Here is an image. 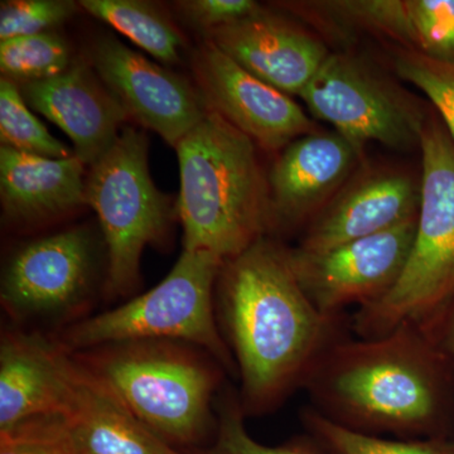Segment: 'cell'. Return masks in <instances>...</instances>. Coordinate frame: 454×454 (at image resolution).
<instances>
[{
  "mask_svg": "<svg viewBox=\"0 0 454 454\" xmlns=\"http://www.w3.org/2000/svg\"><path fill=\"white\" fill-rule=\"evenodd\" d=\"M217 286L241 406L245 414L268 413L301 387L319 355L339 339L340 318L317 309L286 247L265 236L226 260Z\"/></svg>",
  "mask_w": 454,
  "mask_h": 454,
  "instance_id": "6da1fadb",
  "label": "cell"
},
{
  "mask_svg": "<svg viewBox=\"0 0 454 454\" xmlns=\"http://www.w3.org/2000/svg\"><path fill=\"white\" fill-rule=\"evenodd\" d=\"M452 367L419 325L372 339H336L301 389L312 408L346 428L413 439L433 435L450 413Z\"/></svg>",
  "mask_w": 454,
  "mask_h": 454,
  "instance_id": "7a4b0ae2",
  "label": "cell"
},
{
  "mask_svg": "<svg viewBox=\"0 0 454 454\" xmlns=\"http://www.w3.org/2000/svg\"><path fill=\"white\" fill-rule=\"evenodd\" d=\"M255 146L212 110L179 140L177 212L184 250L226 262L271 229L268 179Z\"/></svg>",
  "mask_w": 454,
  "mask_h": 454,
  "instance_id": "3957f363",
  "label": "cell"
},
{
  "mask_svg": "<svg viewBox=\"0 0 454 454\" xmlns=\"http://www.w3.org/2000/svg\"><path fill=\"white\" fill-rule=\"evenodd\" d=\"M71 356L139 422L173 447L195 450L214 437V400L223 366L201 348L175 340H128Z\"/></svg>",
  "mask_w": 454,
  "mask_h": 454,
  "instance_id": "277c9868",
  "label": "cell"
},
{
  "mask_svg": "<svg viewBox=\"0 0 454 454\" xmlns=\"http://www.w3.org/2000/svg\"><path fill=\"white\" fill-rule=\"evenodd\" d=\"M417 230L404 271L382 300L356 310L352 327L372 339L422 325L454 297V145L439 116L427 118Z\"/></svg>",
  "mask_w": 454,
  "mask_h": 454,
  "instance_id": "5b68a950",
  "label": "cell"
},
{
  "mask_svg": "<svg viewBox=\"0 0 454 454\" xmlns=\"http://www.w3.org/2000/svg\"><path fill=\"white\" fill-rule=\"evenodd\" d=\"M223 264L214 254L184 249L168 276L151 291L74 322L55 340L70 354L128 340H175L201 348L232 372L234 356L214 307V289Z\"/></svg>",
  "mask_w": 454,
  "mask_h": 454,
  "instance_id": "8992f818",
  "label": "cell"
},
{
  "mask_svg": "<svg viewBox=\"0 0 454 454\" xmlns=\"http://www.w3.org/2000/svg\"><path fill=\"white\" fill-rule=\"evenodd\" d=\"M86 205L97 214L106 247V292L133 293L148 245L160 243L173 217L168 197L155 187L148 166V140L134 128L121 136L86 176Z\"/></svg>",
  "mask_w": 454,
  "mask_h": 454,
  "instance_id": "52a82bcc",
  "label": "cell"
},
{
  "mask_svg": "<svg viewBox=\"0 0 454 454\" xmlns=\"http://www.w3.org/2000/svg\"><path fill=\"white\" fill-rule=\"evenodd\" d=\"M300 98L361 155L372 142L397 151L419 146L428 118L408 91L349 52L330 53Z\"/></svg>",
  "mask_w": 454,
  "mask_h": 454,
  "instance_id": "ba28073f",
  "label": "cell"
},
{
  "mask_svg": "<svg viewBox=\"0 0 454 454\" xmlns=\"http://www.w3.org/2000/svg\"><path fill=\"white\" fill-rule=\"evenodd\" d=\"M97 247L88 227L28 241L3 270L0 300L16 321L61 319L82 310L97 278Z\"/></svg>",
  "mask_w": 454,
  "mask_h": 454,
  "instance_id": "9c48e42d",
  "label": "cell"
},
{
  "mask_svg": "<svg viewBox=\"0 0 454 454\" xmlns=\"http://www.w3.org/2000/svg\"><path fill=\"white\" fill-rule=\"evenodd\" d=\"M417 223L418 216L325 252L286 249V256L317 309L340 318L348 307L372 306L395 286L408 262Z\"/></svg>",
  "mask_w": 454,
  "mask_h": 454,
  "instance_id": "30bf717a",
  "label": "cell"
},
{
  "mask_svg": "<svg viewBox=\"0 0 454 454\" xmlns=\"http://www.w3.org/2000/svg\"><path fill=\"white\" fill-rule=\"evenodd\" d=\"M197 89L206 106L268 152L318 131L300 104L232 61L210 41L193 56Z\"/></svg>",
  "mask_w": 454,
  "mask_h": 454,
  "instance_id": "8fae6325",
  "label": "cell"
},
{
  "mask_svg": "<svg viewBox=\"0 0 454 454\" xmlns=\"http://www.w3.org/2000/svg\"><path fill=\"white\" fill-rule=\"evenodd\" d=\"M90 64L118 98L128 118L153 130L175 148L210 110L201 92L187 79L113 35L95 42Z\"/></svg>",
  "mask_w": 454,
  "mask_h": 454,
  "instance_id": "7c38bea8",
  "label": "cell"
},
{
  "mask_svg": "<svg viewBox=\"0 0 454 454\" xmlns=\"http://www.w3.org/2000/svg\"><path fill=\"white\" fill-rule=\"evenodd\" d=\"M420 179L389 167L358 170L317 215L298 249L325 252L418 216Z\"/></svg>",
  "mask_w": 454,
  "mask_h": 454,
  "instance_id": "4fadbf2b",
  "label": "cell"
},
{
  "mask_svg": "<svg viewBox=\"0 0 454 454\" xmlns=\"http://www.w3.org/2000/svg\"><path fill=\"white\" fill-rule=\"evenodd\" d=\"M363 157L337 131H316L283 149L268 177L271 229L312 223Z\"/></svg>",
  "mask_w": 454,
  "mask_h": 454,
  "instance_id": "5bb4252c",
  "label": "cell"
},
{
  "mask_svg": "<svg viewBox=\"0 0 454 454\" xmlns=\"http://www.w3.org/2000/svg\"><path fill=\"white\" fill-rule=\"evenodd\" d=\"M74 363L56 340L4 331L0 343V430L71 413Z\"/></svg>",
  "mask_w": 454,
  "mask_h": 454,
  "instance_id": "9a60e30c",
  "label": "cell"
},
{
  "mask_svg": "<svg viewBox=\"0 0 454 454\" xmlns=\"http://www.w3.org/2000/svg\"><path fill=\"white\" fill-rule=\"evenodd\" d=\"M205 37L247 73L291 97H300L331 53L321 38L262 7Z\"/></svg>",
  "mask_w": 454,
  "mask_h": 454,
  "instance_id": "2e32d148",
  "label": "cell"
},
{
  "mask_svg": "<svg viewBox=\"0 0 454 454\" xmlns=\"http://www.w3.org/2000/svg\"><path fill=\"white\" fill-rule=\"evenodd\" d=\"M18 86L32 110L67 134L74 155L86 167L98 162L112 148L128 119L124 107L90 61L74 59L59 76Z\"/></svg>",
  "mask_w": 454,
  "mask_h": 454,
  "instance_id": "e0dca14e",
  "label": "cell"
},
{
  "mask_svg": "<svg viewBox=\"0 0 454 454\" xmlns=\"http://www.w3.org/2000/svg\"><path fill=\"white\" fill-rule=\"evenodd\" d=\"M85 163L0 148V200L12 223H47L86 205Z\"/></svg>",
  "mask_w": 454,
  "mask_h": 454,
  "instance_id": "ac0fdd59",
  "label": "cell"
},
{
  "mask_svg": "<svg viewBox=\"0 0 454 454\" xmlns=\"http://www.w3.org/2000/svg\"><path fill=\"white\" fill-rule=\"evenodd\" d=\"M66 419L82 454H192L139 422L76 363L74 405Z\"/></svg>",
  "mask_w": 454,
  "mask_h": 454,
  "instance_id": "d6986e66",
  "label": "cell"
},
{
  "mask_svg": "<svg viewBox=\"0 0 454 454\" xmlns=\"http://www.w3.org/2000/svg\"><path fill=\"white\" fill-rule=\"evenodd\" d=\"M79 5L162 64L175 65L181 61L184 35L175 23L151 3L142 0H82Z\"/></svg>",
  "mask_w": 454,
  "mask_h": 454,
  "instance_id": "ffe728a7",
  "label": "cell"
},
{
  "mask_svg": "<svg viewBox=\"0 0 454 454\" xmlns=\"http://www.w3.org/2000/svg\"><path fill=\"white\" fill-rule=\"evenodd\" d=\"M301 423L328 454H454V443L439 438L389 439L340 426L312 406L301 411Z\"/></svg>",
  "mask_w": 454,
  "mask_h": 454,
  "instance_id": "44dd1931",
  "label": "cell"
},
{
  "mask_svg": "<svg viewBox=\"0 0 454 454\" xmlns=\"http://www.w3.org/2000/svg\"><path fill=\"white\" fill-rule=\"evenodd\" d=\"M73 62L70 44L55 31L0 42L2 77L18 85L52 79Z\"/></svg>",
  "mask_w": 454,
  "mask_h": 454,
  "instance_id": "7402d4cb",
  "label": "cell"
},
{
  "mask_svg": "<svg viewBox=\"0 0 454 454\" xmlns=\"http://www.w3.org/2000/svg\"><path fill=\"white\" fill-rule=\"evenodd\" d=\"M0 140L3 146L50 158L71 157L26 103L18 83L0 79Z\"/></svg>",
  "mask_w": 454,
  "mask_h": 454,
  "instance_id": "603a6c76",
  "label": "cell"
},
{
  "mask_svg": "<svg viewBox=\"0 0 454 454\" xmlns=\"http://www.w3.org/2000/svg\"><path fill=\"white\" fill-rule=\"evenodd\" d=\"M216 430L208 446L188 450L192 454H328L312 437L294 439L282 446H264L245 427L240 397L232 393L221 396Z\"/></svg>",
  "mask_w": 454,
  "mask_h": 454,
  "instance_id": "cb8c5ba5",
  "label": "cell"
},
{
  "mask_svg": "<svg viewBox=\"0 0 454 454\" xmlns=\"http://www.w3.org/2000/svg\"><path fill=\"white\" fill-rule=\"evenodd\" d=\"M409 51L454 65V0H406Z\"/></svg>",
  "mask_w": 454,
  "mask_h": 454,
  "instance_id": "d4e9b609",
  "label": "cell"
},
{
  "mask_svg": "<svg viewBox=\"0 0 454 454\" xmlns=\"http://www.w3.org/2000/svg\"><path fill=\"white\" fill-rule=\"evenodd\" d=\"M394 68L432 101L454 145V65L403 49L394 57Z\"/></svg>",
  "mask_w": 454,
  "mask_h": 454,
  "instance_id": "484cf974",
  "label": "cell"
},
{
  "mask_svg": "<svg viewBox=\"0 0 454 454\" xmlns=\"http://www.w3.org/2000/svg\"><path fill=\"white\" fill-rule=\"evenodd\" d=\"M0 454H82L62 417L35 418L0 430Z\"/></svg>",
  "mask_w": 454,
  "mask_h": 454,
  "instance_id": "4316f807",
  "label": "cell"
},
{
  "mask_svg": "<svg viewBox=\"0 0 454 454\" xmlns=\"http://www.w3.org/2000/svg\"><path fill=\"white\" fill-rule=\"evenodd\" d=\"M71 0H7L0 7V40L53 31L76 13Z\"/></svg>",
  "mask_w": 454,
  "mask_h": 454,
  "instance_id": "83f0119b",
  "label": "cell"
},
{
  "mask_svg": "<svg viewBox=\"0 0 454 454\" xmlns=\"http://www.w3.org/2000/svg\"><path fill=\"white\" fill-rule=\"evenodd\" d=\"M176 5L181 16L203 35L234 25L262 9L254 0H184Z\"/></svg>",
  "mask_w": 454,
  "mask_h": 454,
  "instance_id": "f1b7e54d",
  "label": "cell"
},
{
  "mask_svg": "<svg viewBox=\"0 0 454 454\" xmlns=\"http://www.w3.org/2000/svg\"><path fill=\"white\" fill-rule=\"evenodd\" d=\"M420 327L454 372V297L443 309Z\"/></svg>",
  "mask_w": 454,
  "mask_h": 454,
  "instance_id": "f546056e",
  "label": "cell"
}]
</instances>
